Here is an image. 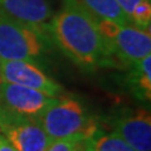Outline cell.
I'll use <instances>...</instances> for the list:
<instances>
[{
  "instance_id": "6da1fadb",
  "label": "cell",
  "mask_w": 151,
  "mask_h": 151,
  "mask_svg": "<svg viewBox=\"0 0 151 151\" xmlns=\"http://www.w3.org/2000/svg\"><path fill=\"white\" fill-rule=\"evenodd\" d=\"M49 34L60 52L84 72L117 65L96 17L78 0H63L59 12L52 17Z\"/></svg>"
},
{
  "instance_id": "7a4b0ae2",
  "label": "cell",
  "mask_w": 151,
  "mask_h": 151,
  "mask_svg": "<svg viewBox=\"0 0 151 151\" xmlns=\"http://www.w3.org/2000/svg\"><path fill=\"white\" fill-rule=\"evenodd\" d=\"M38 121L50 141L88 140L101 127V124L87 111L83 103L64 94L57 97L38 117Z\"/></svg>"
},
{
  "instance_id": "3957f363",
  "label": "cell",
  "mask_w": 151,
  "mask_h": 151,
  "mask_svg": "<svg viewBox=\"0 0 151 151\" xmlns=\"http://www.w3.org/2000/svg\"><path fill=\"white\" fill-rule=\"evenodd\" d=\"M52 43L49 34L0 14L1 60H28L40 65Z\"/></svg>"
},
{
  "instance_id": "277c9868",
  "label": "cell",
  "mask_w": 151,
  "mask_h": 151,
  "mask_svg": "<svg viewBox=\"0 0 151 151\" xmlns=\"http://www.w3.org/2000/svg\"><path fill=\"white\" fill-rule=\"evenodd\" d=\"M97 24L116 62L127 67L151 54L150 30L140 29L132 24H119L103 19H97Z\"/></svg>"
},
{
  "instance_id": "5b68a950",
  "label": "cell",
  "mask_w": 151,
  "mask_h": 151,
  "mask_svg": "<svg viewBox=\"0 0 151 151\" xmlns=\"http://www.w3.org/2000/svg\"><path fill=\"white\" fill-rule=\"evenodd\" d=\"M0 134L15 151H45L50 139L38 119L23 116L0 106Z\"/></svg>"
},
{
  "instance_id": "8992f818",
  "label": "cell",
  "mask_w": 151,
  "mask_h": 151,
  "mask_svg": "<svg viewBox=\"0 0 151 151\" xmlns=\"http://www.w3.org/2000/svg\"><path fill=\"white\" fill-rule=\"evenodd\" d=\"M0 81L37 89L50 97L64 94L63 87L47 74L39 64L28 60L0 59Z\"/></svg>"
},
{
  "instance_id": "52a82bcc",
  "label": "cell",
  "mask_w": 151,
  "mask_h": 151,
  "mask_svg": "<svg viewBox=\"0 0 151 151\" xmlns=\"http://www.w3.org/2000/svg\"><path fill=\"white\" fill-rule=\"evenodd\" d=\"M113 134L136 151H151V117L146 110H124L108 120Z\"/></svg>"
},
{
  "instance_id": "ba28073f",
  "label": "cell",
  "mask_w": 151,
  "mask_h": 151,
  "mask_svg": "<svg viewBox=\"0 0 151 151\" xmlns=\"http://www.w3.org/2000/svg\"><path fill=\"white\" fill-rule=\"evenodd\" d=\"M55 98L37 89L0 81V106L19 115L38 119Z\"/></svg>"
},
{
  "instance_id": "9c48e42d",
  "label": "cell",
  "mask_w": 151,
  "mask_h": 151,
  "mask_svg": "<svg viewBox=\"0 0 151 151\" xmlns=\"http://www.w3.org/2000/svg\"><path fill=\"white\" fill-rule=\"evenodd\" d=\"M0 14L49 34L53 10L48 0H0Z\"/></svg>"
},
{
  "instance_id": "30bf717a",
  "label": "cell",
  "mask_w": 151,
  "mask_h": 151,
  "mask_svg": "<svg viewBox=\"0 0 151 151\" xmlns=\"http://www.w3.org/2000/svg\"><path fill=\"white\" fill-rule=\"evenodd\" d=\"M126 86L129 91L142 102H150L151 98V54L135 63L127 65Z\"/></svg>"
},
{
  "instance_id": "8fae6325",
  "label": "cell",
  "mask_w": 151,
  "mask_h": 151,
  "mask_svg": "<svg viewBox=\"0 0 151 151\" xmlns=\"http://www.w3.org/2000/svg\"><path fill=\"white\" fill-rule=\"evenodd\" d=\"M97 19L111 20L119 24H131L116 0H78Z\"/></svg>"
},
{
  "instance_id": "7c38bea8",
  "label": "cell",
  "mask_w": 151,
  "mask_h": 151,
  "mask_svg": "<svg viewBox=\"0 0 151 151\" xmlns=\"http://www.w3.org/2000/svg\"><path fill=\"white\" fill-rule=\"evenodd\" d=\"M132 25L150 30L151 0H116Z\"/></svg>"
},
{
  "instance_id": "4fadbf2b",
  "label": "cell",
  "mask_w": 151,
  "mask_h": 151,
  "mask_svg": "<svg viewBox=\"0 0 151 151\" xmlns=\"http://www.w3.org/2000/svg\"><path fill=\"white\" fill-rule=\"evenodd\" d=\"M88 151H136L116 134H107L101 127L87 141Z\"/></svg>"
},
{
  "instance_id": "5bb4252c",
  "label": "cell",
  "mask_w": 151,
  "mask_h": 151,
  "mask_svg": "<svg viewBox=\"0 0 151 151\" xmlns=\"http://www.w3.org/2000/svg\"><path fill=\"white\" fill-rule=\"evenodd\" d=\"M88 140L78 139H64L52 141L45 151H88Z\"/></svg>"
},
{
  "instance_id": "9a60e30c",
  "label": "cell",
  "mask_w": 151,
  "mask_h": 151,
  "mask_svg": "<svg viewBox=\"0 0 151 151\" xmlns=\"http://www.w3.org/2000/svg\"><path fill=\"white\" fill-rule=\"evenodd\" d=\"M0 151H15V149L10 145V142L4 137L3 134H0Z\"/></svg>"
}]
</instances>
